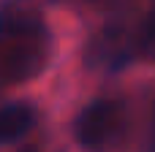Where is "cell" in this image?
Here are the masks:
<instances>
[{"mask_svg":"<svg viewBox=\"0 0 155 152\" xmlns=\"http://www.w3.org/2000/svg\"><path fill=\"white\" fill-rule=\"evenodd\" d=\"M123 106L117 101H93L74 120V136L87 152H106L123 131Z\"/></svg>","mask_w":155,"mask_h":152,"instance_id":"2","label":"cell"},{"mask_svg":"<svg viewBox=\"0 0 155 152\" xmlns=\"http://www.w3.org/2000/svg\"><path fill=\"white\" fill-rule=\"evenodd\" d=\"M35 122V112L30 103H8L0 109V144L22 139Z\"/></svg>","mask_w":155,"mask_h":152,"instance_id":"3","label":"cell"},{"mask_svg":"<svg viewBox=\"0 0 155 152\" xmlns=\"http://www.w3.org/2000/svg\"><path fill=\"white\" fill-rule=\"evenodd\" d=\"M134 52L142 60H155V8L147 14V19L142 22V30L134 38Z\"/></svg>","mask_w":155,"mask_h":152,"instance_id":"4","label":"cell"},{"mask_svg":"<svg viewBox=\"0 0 155 152\" xmlns=\"http://www.w3.org/2000/svg\"><path fill=\"white\" fill-rule=\"evenodd\" d=\"M49 57V33L41 11L27 0H8L0 8V82L38 76Z\"/></svg>","mask_w":155,"mask_h":152,"instance_id":"1","label":"cell"}]
</instances>
